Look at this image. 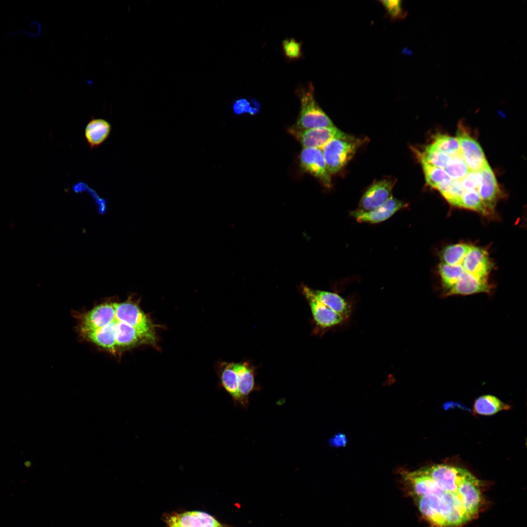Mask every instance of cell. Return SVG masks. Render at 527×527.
<instances>
[{
  "mask_svg": "<svg viewBox=\"0 0 527 527\" xmlns=\"http://www.w3.org/2000/svg\"><path fill=\"white\" fill-rule=\"evenodd\" d=\"M402 475L422 515L433 527H460L480 509V482L465 469L440 464Z\"/></svg>",
  "mask_w": 527,
  "mask_h": 527,
  "instance_id": "cell-1",
  "label": "cell"
},
{
  "mask_svg": "<svg viewBox=\"0 0 527 527\" xmlns=\"http://www.w3.org/2000/svg\"><path fill=\"white\" fill-rule=\"evenodd\" d=\"M134 294L120 301L108 299L84 311L74 312L77 331L85 341L114 355L142 345L156 347V324Z\"/></svg>",
  "mask_w": 527,
  "mask_h": 527,
  "instance_id": "cell-2",
  "label": "cell"
},
{
  "mask_svg": "<svg viewBox=\"0 0 527 527\" xmlns=\"http://www.w3.org/2000/svg\"><path fill=\"white\" fill-rule=\"evenodd\" d=\"M313 92L311 83L307 87L300 90L301 110L296 123L293 126L294 128L305 130L335 126L317 104Z\"/></svg>",
  "mask_w": 527,
  "mask_h": 527,
  "instance_id": "cell-3",
  "label": "cell"
},
{
  "mask_svg": "<svg viewBox=\"0 0 527 527\" xmlns=\"http://www.w3.org/2000/svg\"><path fill=\"white\" fill-rule=\"evenodd\" d=\"M359 144V140L347 136L333 139L324 145L321 150L331 174L345 167L355 154Z\"/></svg>",
  "mask_w": 527,
  "mask_h": 527,
  "instance_id": "cell-4",
  "label": "cell"
},
{
  "mask_svg": "<svg viewBox=\"0 0 527 527\" xmlns=\"http://www.w3.org/2000/svg\"><path fill=\"white\" fill-rule=\"evenodd\" d=\"M302 292L311 310L315 325L313 332L315 334L324 333L345 321L339 314L317 300L310 292L309 287L303 285Z\"/></svg>",
  "mask_w": 527,
  "mask_h": 527,
  "instance_id": "cell-5",
  "label": "cell"
},
{
  "mask_svg": "<svg viewBox=\"0 0 527 527\" xmlns=\"http://www.w3.org/2000/svg\"><path fill=\"white\" fill-rule=\"evenodd\" d=\"M289 132L297 140L303 148L322 149L334 139L345 138L348 135L335 127H319L309 129H298L292 127Z\"/></svg>",
  "mask_w": 527,
  "mask_h": 527,
  "instance_id": "cell-6",
  "label": "cell"
},
{
  "mask_svg": "<svg viewBox=\"0 0 527 527\" xmlns=\"http://www.w3.org/2000/svg\"><path fill=\"white\" fill-rule=\"evenodd\" d=\"M460 153L469 170L480 171L487 163L479 143L460 124L457 130Z\"/></svg>",
  "mask_w": 527,
  "mask_h": 527,
  "instance_id": "cell-7",
  "label": "cell"
},
{
  "mask_svg": "<svg viewBox=\"0 0 527 527\" xmlns=\"http://www.w3.org/2000/svg\"><path fill=\"white\" fill-rule=\"evenodd\" d=\"M167 527H230L203 511L172 512L163 516Z\"/></svg>",
  "mask_w": 527,
  "mask_h": 527,
  "instance_id": "cell-8",
  "label": "cell"
},
{
  "mask_svg": "<svg viewBox=\"0 0 527 527\" xmlns=\"http://www.w3.org/2000/svg\"><path fill=\"white\" fill-rule=\"evenodd\" d=\"M299 160L301 167L304 171L319 180L326 187L331 186V173L321 149L303 148L300 153Z\"/></svg>",
  "mask_w": 527,
  "mask_h": 527,
  "instance_id": "cell-9",
  "label": "cell"
},
{
  "mask_svg": "<svg viewBox=\"0 0 527 527\" xmlns=\"http://www.w3.org/2000/svg\"><path fill=\"white\" fill-rule=\"evenodd\" d=\"M461 265L465 271L481 281L486 282H488V276L493 266L487 251L473 245H471Z\"/></svg>",
  "mask_w": 527,
  "mask_h": 527,
  "instance_id": "cell-10",
  "label": "cell"
},
{
  "mask_svg": "<svg viewBox=\"0 0 527 527\" xmlns=\"http://www.w3.org/2000/svg\"><path fill=\"white\" fill-rule=\"evenodd\" d=\"M234 367L238 375L239 405L246 409L250 394L261 389L255 382L256 368L249 361L234 363Z\"/></svg>",
  "mask_w": 527,
  "mask_h": 527,
  "instance_id": "cell-11",
  "label": "cell"
},
{
  "mask_svg": "<svg viewBox=\"0 0 527 527\" xmlns=\"http://www.w3.org/2000/svg\"><path fill=\"white\" fill-rule=\"evenodd\" d=\"M406 207V203L391 196L381 206L369 211L356 210L350 215L359 223H378L384 222Z\"/></svg>",
  "mask_w": 527,
  "mask_h": 527,
  "instance_id": "cell-12",
  "label": "cell"
},
{
  "mask_svg": "<svg viewBox=\"0 0 527 527\" xmlns=\"http://www.w3.org/2000/svg\"><path fill=\"white\" fill-rule=\"evenodd\" d=\"M393 186L394 183L387 180L372 184L362 196L358 209L367 211L381 206L392 196Z\"/></svg>",
  "mask_w": 527,
  "mask_h": 527,
  "instance_id": "cell-13",
  "label": "cell"
},
{
  "mask_svg": "<svg viewBox=\"0 0 527 527\" xmlns=\"http://www.w3.org/2000/svg\"><path fill=\"white\" fill-rule=\"evenodd\" d=\"M482 180L477 188L481 200L489 214L494 211L500 196V190L495 175L488 164L480 170Z\"/></svg>",
  "mask_w": 527,
  "mask_h": 527,
  "instance_id": "cell-14",
  "label": "cell"
},
{
  "mask_svg": "<svg viewBox=\"0 0 527 527\" xmlns=\"http://www.w3.org/2000/svg\"><path fill=\"white\" fill-rule=\"evenodd\" d=\"M492 286L488 282L481 281L470 273L464 271L457 282L445 295H467L476 293L491 292Z\"/></svg>",
  "mask_w": 527,
  "mask_h": 527,
  "instance_id": "cell-15",
  "label": "cell"
},
{
  "mask_svg": "<svg viewBox=\"0 0 527 527\" xmlns=\"http://www.w3.org/2000/svg\"><path fill=\"white\" fill-rule=\"evenodd\" d=\"M312 295L319 301L331 309L347 320L351 313V305L339 294L327 291L316 290L309 287Z\"/></svg>",
  "mask_w": 527,
  "mask_h": 527,
  "instance_id": "cell-16",
  "label": "cell"
},
{
  "mask_svg": "<svg viewBox=\"0 0 527 527\" xmlns=\"http://www.w3.org/2000/svg\"><path fill=\"white\" fill-rule=\"evenodd\" d=\"M219 376L222 387L231 396L235 405H239L238 375L234 363L222 362L219 367Z\"/></svg>",
  "mask_w": 527,
  "mask_h": 527,
  "instance_id": "cell-17",
  "label": "cell"
},
{
  "mask_svg": "<svg viewBox=\"0 0 527 527\" xmlns=\"http://www.w3.org/2000/svg\"><path fill=\"white\" fill-rule=\"evenodd\" d=\"M111 125L103 119H92L86 125L85 137L91 148L98 147L108 137Z\"/></svg>",
  "mask_w": 527,
  "mask_h": 527,
  "instance_id": "cell-18",
  "label": "cell"
},
{
  "mask_svg": "<svg viewBox=\"0 0 527 527\" xmlns=\"http://www.w3.org/2000/svg\"><path fill=\"white\" fill-rule=\"evenodd\" d=\"M509 406L491 395H485L477 398L474 404V411L483 415H492L502 410H507Z\"/></svg>",
  "mask_w": 527,
  "mask_h": 527,
  "instance_id": "cell-19",
  "label": "cell"
},
{
  "mask_svg": "<svg viewBox=\"0 0 527 527\" xmlns=\"http://www.w3.org/2000/svg\"><path fill=\"white\" fill-rule=\"evenodd\" d=\"M436 189L450 204L459 207L461 197L465 192L460 180H450L444 182Z\"/></svg>",
  "mask_w": 527,
  "mask_h": 527,
  "instance_id": "cell-20",
  "label": "cell"
},
{
  "mask_svg": "<svg viewBox=\"0 0 527 527\" xmlns=\"http://www.w3.org/2000/svg\"><path fill=\"white\" fill-rule=\"evenodd\" d=\"M471 245L459 243L447 246L441 252L442 263L449 265H461Z\"/></svg>",
  "mask_w": 527,
  "mask_h": 527,
  "instance_id": "cell-21",
  "label": "cell"
},
{
  "mask_svg": "<svg viewBox=\"0 0 527 527\" xmlns=\"http://www.w3.org/2000/svg\"><path fill=\"white\" fill-rule=\"evenodd\" d=\"M465 271L461 265H449L441 263L439 265V272L445 293L457 282Z\"/></svg>",
  "mask_w": 527,
  "mask_h": 527,
  "instance_id": "cell-22",
  "label": "cell"
},
{
  "mask_svg": "<svg viewBox=\"0 0 527 527\" xmlns=\"http://www.w3.org/2000/svg\"><path fill=\"white\" fill-rule=\"evenodd\" d=\"M425 173L426 183L436 189L444 182L451 180L445 169L433 166L423 160L420 159Z\"/></svg>",
  "mask_w": 527,
  "mask_h": 527,
  "instance_id": "cell-23",
  "label": "cell"
},
{
  "mask_svg": "<svg viewBox=\"0 0 527 527\" xmlns=\"http://www.w3.org/2000/svg\"><path fill=\"white\" fill-rule=\"evenodd\" d=\"M420 159L437 167L445 169L451 157L439 150L431 143L427 145L420 155Z\"/></svg>",
  "mask_w": 527,
  "mask_h": 527,
  "instance_id": "cell-24",
  "label": "cell"
},
{
  "mask_svg": "<svg viewBox=\"0 0 527 527\" xmlns=\"http://www.w3.org/2000/svg\"><path fill=\"white\" fill-rule=\"evenodd\" d=\"M459 207L477 211L483 215L489 213L484 205L477 189L465 191L461 199Z\"/></svg>",
  "mask_w": 527,
  "mask_h": 527,
  "instance_id": "cell-25",
  "label": "cell"
},
{
  "mask_svg": "<svg viewBox=\"0 0 527 527\" xmlns=\"http://www.w3.org/2000/svg\"><path fill=\"white\" fill-rule=\"evenodd\" d=\"M432 144L436 148L450 157L460 153V145L456 137L443 134L437 135Z\"/></svg>",
  "mask_w": 527,
  "mask_h": 527,
  "instance_id": "cell-26",
  "label": "cell"
},
{
  "mask_svg": "<svg viewBox=\"0 0 527 527\" xmlns=\"http://www.w3.org/2000/svg\"><path fill=\"white\" fill-rule=\"evenodd\" d=\"M445 170L453 180H461L469 171L460 153L451 157Z\"/></svg>",
  "mask_w": 527,
  "mask_h": 527,
  "instance_id": "cell-27",
  "label": "cell"
},
{
  "mask_svg": "<svg viewBox=\"0 0 527 527\" xmlns=\"http://www.w3.org/2000/svg\"><path fill=\"white\" fill-rule=\"evenodd\" d=\"M234 113L236 115L243 113L255 114L260 110V104L258 101L253 100L252 101L241 98L236 101L232 106Z\"/></svg>",
  "mask_w": 527,
  "mask_h": 527,
  "instance_id": "cell-28",
  "label": "cell"
},
{
  "mask_svg": "<svg viewBox=\"0 0 527 527\" xmlns=\"http://www.w3.org/2000/svg\"><path fill=\"white\" fill-rule=\"evenodd\" d=\"M282 47L285 56L290 60H297L302 56V43L293 38L284 40Z\"/></svg>",
  "mask_w": 527,
  "mask_h": 527,
  "instance_id": "cell-29",
  "label": "cell"
},
{
  "mask_svg": "<svg viewBox=\"0 0 527 527\" xmlns=\"http://www.w3.org/2000/svg\"><path fill=\"white\" fill-rule=\"evenodd\" d=\"M482 180L480 171L469 170L463 178L460 180L461 184L465 191L477 189Z\"/></svg>",
  "mask_w": 527,
  "mask_h": 527,
  "instance_id": "cell-30",
  "label": "cell"
},
{
  "mask_svg": "<svg viewBox=\"0 0 527 527\" xmlns=\"http://www.w3.org/2000/svg\"><path fill=\"white\" fill-rule=\"evenodd\" d=\"M382 2L391 16L398 17L401 13V1L384 0Z\"/></svg>",
  "mask_w": 527,
  "mask_h": 527,
  "instance_id": "cell-31",
  "label": "cell"
},
{
  "mask_svg": "<svg viewBox=\"0 0 527 527\" xmlns=\"http://www.w3.org/2000/svg\"><path fill=\"white\" fill-rule=\"evenodd\" d=\"M328 443L332 447H342L346 444L347 439L343 433H338L330 438Z\"/></svg>",
  "mask_w": 527,
  "mask_h": 527,
  "instance_id": "cell-32",
  "label": "cell"
}]
</instances>
